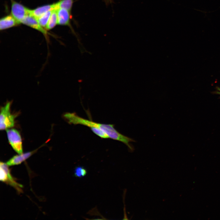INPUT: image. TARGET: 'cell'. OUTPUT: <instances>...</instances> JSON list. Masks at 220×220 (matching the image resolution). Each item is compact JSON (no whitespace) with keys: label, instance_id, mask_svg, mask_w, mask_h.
<instances>
[{"label":"cell","instance_id":"6da1fadb","mask_svg":"<svg viewBox=\"0 0 220 220\" xmlns=\"http://www.w3.org/2000/svg\"><path fill=\"white\" fill-rule=\"evenodd\" d=\"M0 180L13 187L20 193H22L23 185L18 183L13 177L9 166L6 163L1 161L0 163Z\"/></svg>","mask_w":220,"mask_h":220},{"label":"cell","instance_id":"7a4b0ae2","mask_svg":"<svg viewBox=\"0 0 220 220\" xmlns=\"http://www.w3.org/2000/svg\"><path fill=\"white\" fill-rule=\"evenodd\" d=\"M11 103L7 102L1 108L0 114V129L7 130L14 126L15 116L10 112Z\"/></svg>","mask_w":220,"mask_h":220},{"label":"cell","instance_id":"3957f363","mask_svg":"<svg viewBox=\"0 0 220 220\" xmlns=\"http://www.w3.org/2000/svg\"><path fill=\"white\" fill-rule=\"evenodd\" d=\"M6 133L9 142L13 150L18 154L23 153L22 139L19 132L12 129H7Z\"/></svg>","mask_w":220,"mask_h":220},{"label":"cell","instance_id":"277c9868","mask_svg":"<svg viewBox=\"0 0 220 220\" xmlns=\"http://www.w3.org/2000/svg\"><path fill=\"white\" fill-rule=\"evenodd\" d=\"M11 2V15L21 23L23 19L28 14H30V9L20 3L13 0Z\"/></svg>","mask_w":220,"mask_h":220},{"label":"cell","instance_id":"5b68a950","mask_svg":"<svg viewBox=\"0 0 220 220\" xmlns=\"http://www.w3.org/2000/svg\"><path fill=\"white\" fill-rule=\"evenodd\" d=\"M21 23L39 31L47 38L48 35L47 31L40 25L36 19L31 14L25 16Z\"/></svg>","mask_w":220,"mask_h":220},{"label":"cell","instance_id":"8992f818","mask_svg":"<svg viewBox=\"0 0 220 220\" xmlns=\"http://www.w3.org/2000/svg\"><path fill=\"white\" fill-rule=\"evenodd\" d=\"M57 13L58 24L61 25L68 26L72 29V31H73L71 24V12L65 9L59 8L57 9Z\"/></svg>","mask_w":220,"mask_h":220},{"label":"cell","instance_id":"52a82bcc","mask_svg":"<svg viewBox=\"0 0 220 220\" xmlns=\"http://www.w3.org/2000/svg\"><path fill=\"white\" fill-rule=\"evenodd\" d=\"M37 150L18 154L13 156L6 163L9 166L18 165L21 164L36 152Z\"/></svg>","mask_w":220,"mask_h":220},{"label":"cell","instance_id":"ba28073f","mask_svg":"<svg viewBox=\"0 0 220 220\" xmlns=\"http://www.w3.org/2000/svg\"><path fill=\"white\" fill-rule=\"evenodd\" d=\"M54 9L57 10L56 3L39 6L33 10L30 9V13L37 19L47 12Z\"/></svg>","mask_w":220,"mask_h":220},{"label":"cell","instance_id":"9c48e42d","mask_svg":"<svg viewBox=\"0 0 220 220\" xmlns=\"http://www.w3.org/2000/svg\"><path fill=\"white\" fill-rule=\"evenodd\" d=\"M20 23L11 15H8L0 19V29H6L17 25Z\"/></svg>","mask_w":220,"mask_h":220},{"label":"cell","instance_id":"30bf717a","mask_svg":"<svg viewBox=\"0 0 220 220\" xmlns=\"http://www.w3.org/2000/svg\"><path fill=\"white\" fill-rule=\"evenodd\" d=\"M74 0H60L56 3L57 8L65 9L71 12Z\"/></svg>","mask_w":220,"mask_h":220},{"label":"cell","instance_id":"8fae6325","mask_svg":"<svg viewBox=\"0 0 220 220\" xmlns=\"http://www.w3.org/2000/svg\"><path fill=\"white\" fill-rule=\"evenodd\" d=\"M57 24H58L57 10L54 9L46 28L47 30H50L55 27Z\"/></svg>","mask_w":220,"mask_h":220},{"label":"cell","instance_id":"7c38bea8","mask_svg":"<svg viewBox=\"0 0 220 220\" xmlns=\"http://www.w3.org/2000/svg\"><path fill=\"white\" fill-rule=\"evenodd\" d=\"M53 10L49 11L36 19L39 24L43 28H46Z\"/></svg>","mask_w":220,"mask_h":220},{"label":"cell","instance_id":"4fadbf2b","mask_svg":"<svg viewBox=\"0 0 220 220\" xmlns=\"http://www.w3.org/2000/svg\"><path fill=\"white\" fill-rule=\"evenodd\" d=\"M74 173L75 177L79 178H82L86 175L87 171L86 169L83 167L78 166L75 168Z\"/></svg>","mask_w":220,"mask_h":220},{"label":"cell","instance_id":"5bb4252c","mask_svg":"<svg viewBox=\"0 0 220 220\" xmlns=\"http://www.w3.org/2000/svg\"><path fill=\"white\" fill-rule=\"evenodd\" d=\"M104 0L105 1V3L107 4H108L110 3H111L112 2V0Z\"/></svg>","mask_w":220,"mask_h":220}]
</instances>
